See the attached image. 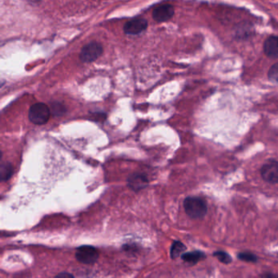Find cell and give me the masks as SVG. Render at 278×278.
I'll use <instances>...</instances> for the list:
<instances>
[{
  "instance_id": "obj_2",
  "label": "cell",
  "mask_w": 278,
  "mask_h": 278,
  "mask_svg": "<svg viewBox=\"0 0 278 278\" xmlns=\"http://www.w3.org/2000/svg\"><path fill=\"white\" fill-rule=\"evenodd\" d=\"M51 115V109L44 103H36L30 107L29 119L36 125H44L47 123Z\"/></svg>"
},
{
  "instance_id": "obj_17",
  "label": "cell",
  "mask_w": 278,
  "mask_h": 278,
  "mask_svg": "<svg viewBox=\"0 0 278 278\" xmlns=\"http://www.w3.org/2000/svg\"><path fill=\"white\" fill-rule=\"evenodd\" d=\"M56 278H74V275H72L71 274H69V273H62V274H58V275L56 276Z\"/></svg>"
},
{
  "instance_id": "obj_10",
  "label": "cell",
  "mask_w": 278,
  "mask_h": 278,
  "mask_svg": "<svg viewBox=\"0 0 278 278\" xmlns=\"http://www.w3.org/2000/svg\"><path fill=\"white\" fill-rule=\"evenodd\" d=\"M206 255L202 251H191V252H185L181 255V259L190 265H194L199 262L200 260H204Z\"/></svg>"
},
{
  "instance_id": "obj_11",
  "label": "cell",
  "mask_w": 278,
  "mask_h": 278,
  "mask_svg": "<svg viewBox=\"0 0 278 278\" xmlns=\"http://www.w3.org/2000/svg\"><path fill=\"white\" fill-rule=\"evenodd\" d=\"M13 174V167L10 162H2L0 165V180L4 182L9 180Z\"/></svg>"
},
{
  "instance_id": "obj_1",
  "label": "cell",
  "mask_w": 278,
  "mask_h": 278,
  "mask_svg": "<svg viewBox=\"0 0 278 278\" xmlns=\"http://www.w3.org/2000/svg\"><path fill=\"white\" fill-rule=\"evenodd\" d=\"M184 208L186 214L193 220L202 219L207 213L206 201L200 197L191 196L186 197L184 201Z\"/></svg>"
},
{
  "instance_id": "obj_15",
  "label": "cell",
  "mask_w": 278,
  "mask_h": 278,
  "mask_svg": "<svg viewBox=\"0 0 278 278\" xmlns=\"http://www.w3.org/2000/svg\"><path fill=\"white\" fill-rule=\"evenodd\" d=\"M51 113L55 115V116H61L63 114H65L66 109L65 107L60 103L56 102L51 104Z\"/></svg>"
},
{
  "instance_id": "obj_14",
  "label": "cell",
  "mask_w": 278,
  "mask_h": 278,
  "mask_svg": "<svg viewBox=\"0 0 278 278\" xmlns=\"http://www.w3.org/2000/svg\"><path fill=\"white\" fill-rule=\"evenodd\" d=\"M239 260L245 262L255 263L258 261V257L255 254L250 252H241L237 255Z\"/></svg>"
},
{
  "instance_id": "obj_4",
  "label": "cell",
  "mask_w": 278,
  "mask_h": 278,
  "mask_svg": "<svg viewBox=\"0 0 278 278\" xmlns=\"http://www.w3.org/2000/svg\"><path fill=\"white\" fill-rule=\"evenodd\" d=\"M102 53V45L97 42H92L83 47L79 57L83 62L90 63L99 58Z\"/></svg>"
},
{
  "instance_id": "obj_7",
  "label": "cell",
  "mask_w": 278,
  "mask_h": 278,
  "mask_svg": "<svg viewBox=\"0 0 278 278\" xmlns=\"http://www.w3.org/2000/svg\"><path fill=\"white\" fill-rule=\"evenodd\" d=\"M148 22L143 18H136L128 21L124 25V32L127 35H138L144 30H146Z\"/></svg>"
},
{
  "instance_id": "obj_3",
  "label": "cell",
  "mask_w": 278,
  "mask_h": 278,
  "mask_svg": "<svg viewBox=\"0 0 278 278\" xmlns=\"http://www.w3.org/2000/svg\"><path fill=\"white\" fill-rule=\"evenodd\" d=\"M75 257L81 264H93L99 259V251L93 246H82L77 249Z\"/></svg>"
},
{
  "instance_id": "obj_16",
  "label": "cell",
  "mask_w": 278,
  "mask_h": 278,
  "mask_svg": "<svg viewBox=\"0 0 278 278\" xmlns=\"http://www.w3.org/2000/svg\"><path fill=\"white\" fill-rule=\"evenodd\" d=\"M268 77L270 81L274 82L275 84H278V62L274 64L269 69Z\"/></svg>"
},
{
  "instance_id": "obj_8",
  "label": "cell",
  "mask_w": 278,
  "mask_h": 278,
  "mask_svg": "<svg viewBox=\"0 0 278 278\" xmlns=\"http://www.w3.org/2000/svg\"><path fill=\"white\" fill-rule=\"evenodd\" d=\"M174 13V7L172 5L164 4L153 10V17L157 22H164L172 18Z\"/></svg>"
},
{
  "instance_id": "obj_5",
  "label": "cell",
  "mask_w": 278,
  "mask_h": 278,
  "mask_svg": "<svg viewBox=\"0 0 278 278\" xmlns=\"http://www.w3.org/2000/svg\"><path fill=\"white\" fill-rule=\"evenodd\" d=\"M263 180L267 183H278V161L269 160L263 165L260 170Z\"/></svg>"
},
{
  "instance_id": "obj_13",
  "label": "cell",
  "mask_w": 278,
  "mask_h": 278,
  "mask_svg": "<svg viewBox=\"0 0 278 278\" xmlns=\"http://www.w3.org/2000/svg\"><path fill=\"white\" fill-rule=\"evenodd\" d=\"M214 256L217 258L220 262L223 264H229L232 262V258L230 256L227 252L222 251V250H219L214 253Z\"/></svg>"
},
{
  "instance_id": "obj_9",
  "label": "cell",
  "mask_w": 278,
  "mask_h": 278,
  "mask_svg": "<svg viewBox=\"0 0 278 278\" xmlns=\"http://www.w3.org/2000/svg\"><path fill=\"white\" fill-rule=\"evenodd\" d=\"M264 51L269 58L278 59V36H271L265 40Z\"/></svg>"
},
{
  "instance_id": "obj_12",
  "label": "cell",
  "mask_w": 278,
  "mask_h": 278,
  "mask_svg": "<svg viewBox=\"0 0 278 278\" xmlns=\"http://www.w3.org/2000/svg\"><path fill=\"white\" fill-rule=\"evenodd\" d=\"M186 250H187V247L185 246V244L182 243L180 241H175L172 245L171 250H170L171 258L172 260H176V259L183 255Z\"/></svg>"
},
{
  "instance_id": "obj_6",
  "label": "cell",
  "mask_w": 278,
  "mask_h": 278,
  "mask_svg": "<svg viewBox=\"0 0 278 278\" xmlns=\"http://www.w3.org/2000/svg\"><path fill=\"white\" fill-rule=\"evenodd\" d=\"M148 183V177L143 173H133L128 179V187L136 192L146 188Z\"/></svg>"
}]
</instances>
